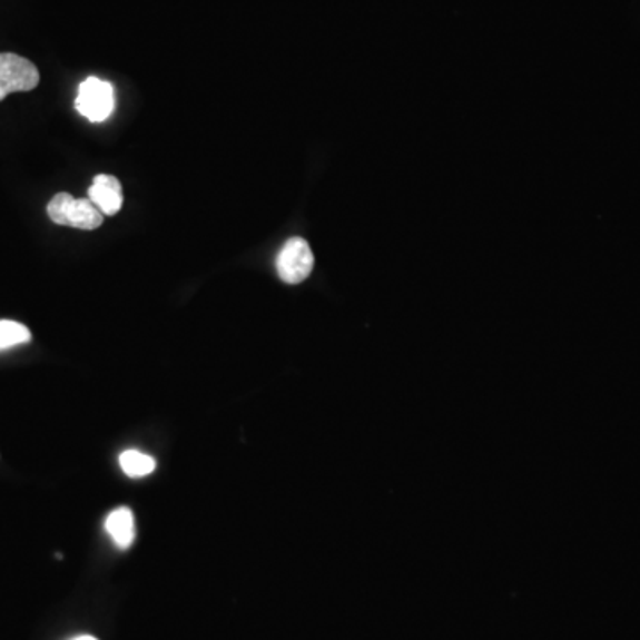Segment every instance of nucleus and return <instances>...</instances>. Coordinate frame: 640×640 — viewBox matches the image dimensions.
<instances>
[{"mask_svg":"<svg viewBox=\"0 0 640 640\" xmlns=\"http://www.w3.org/2000/svg\"><path fill=\"white\" fill-rule=\"evenodd\" d=\"M50 221L59 226H70L77 230H97L104 223V214L89 198H73L68 193H59L47 205Z\"/></svg>","mask_w":640,"mask_h":640,"instance_id":"obj_1","label":"nucleus"},{"mask_svg":"<svg viewBox=\"0 0 640 640\" xmlns=\"http://www.w3.org/2000/svg\"><path fill=\"white\" fill-rule=\"evenodd\" d=\"M40 85L35 62L13 52L0 53V102L11 93H26Z\"/></svg>","mask_w":640,"mask_h":640,"instance_id":"obj_2","label":"nucleus"},{"mask_svg":"<svg viewBox=\"0 0 640 640\" xmlns=\"http://www.w3.org/2000/svg\"><path fill=\"white\" fill-rule=\"evenodd\" d=\"M115 88L98 77H88L80 85L76 107L91 124H102L115 111Z\"/></svg>","mask_w":640,"mask_h":640,"instance_id":"obj_3","label":"nucleus"},{"mask_svg":"<svg viewBox=\"0 0 640 640\" xmlns=\"http://www.w3.org/2000/svg\"><path fill=\"white\" fill-rule=\"evenodd\" d=\"M314 253L308 243L301 237L287 240L276 258V270L279 278L288 285L305 282L314 270Z\"/></svg>","mask_w":640,"mask_h":640,"instance_id":"obj_4","label":"nucleus"},{"mask_svg":"<svg viewBox=\"0 0 640 640\" xmlns=\"http://www.w3.org/2000/svg\"><path fill=\"white\" fill-rule=\"evenodd\" d=\"M88 198L104 216H116L124 207L120 180L112 175H98L88 189Z\"/></svg>","mask_w":640,"mask_h":640,"instance_id":"obj_5","label":"nucleus"},{"mask_svg":"<svg viewBox=\"0 0 640 640\" xmlns=\"http://www.w3.org/2000/svg\"><path fill=\"white\" fill-rule=\"evenodd\" d=\"M107 534L120 550H128L136 539V521L128 508L115 509L106 520Z\"/></svg>","mask_w":640,"mask_h":640,"instance_id":"obj_6","label":"nucleus"},{"mask_svg":"<svg viewBox=\"0 0 640 640\" xmlns=\"http://www.w3.org/2000/svg\"><path fill=\"white\" fill-rule=\"evenodd\" d=\"M120 466L128 477L141 479L154 473L155 469H157V463H155L151 455L142 454L139 451H125L120 455Z\"/></svg>","mask_w":640,"mask_h":640,"instance_id":"obj_7","label":"nucleus"},{"mask_svg":"<svg viewBox=\"0 0 640 640\" xmlns=\"http://www.w3.org/2000/svg\"><path fill=\"white\" fill-rule=\"evenodd\" d=\"M27 342H31L29 327L14 321H0V351L27 344Z\"/></svg>","mask_w":640,"mask_h":640,"instance_id":"obj_8","label":"nucleus"},{"mask_svg":"<svg viewBox=\"0 0 640 640\" xmlns=\"http://www.w3.org/2000/svg\"><path fill=\"white\" fill-rule=\"evenodd\" d=\"M71 640H98V639H95V637H91V636H80V637H76V639H71Z\"/></svg>","mask_w":640,"mask_h":640,"instance_id":"obj_9","label":"nucleus"}]
</instances>
